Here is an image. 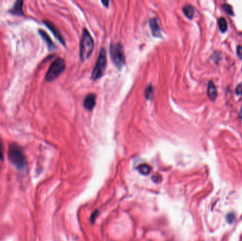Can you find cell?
<instances>
[{
  "mask_svg": "<svg viewBox=\"0 0 242 241\" xmlns=\"http://www.w3.org/2000/svg\"><path fill=\"white\" fill-rule=\"evenodd\" d=\"M8 158L13 165L18 170L26 168V158L23 149L17 144H11L8 149Z\"/></svg>",
  "mask_w": 242,
  "mask_h": 241,
  "instance_id": "1",
  "label": "cell"
},
{
  "mask_svg": "<svg viewBox=\"0 0 242 241\" xmlns=\"http://www.w3.org/2000/svg\"><path fill=\"white\" fill-rule=\"evenodd\" d=\"M94 48V42L89 32L86 29H83L80 43V59L85 60L89 58Z\"/></svg>",
  "mask_w": 242,
  "mask_h": 241,
  "instance_id": "2",
  "label": "cell"
},
{
  "mask_svg": "<svg viewBox=\"0 0 242 241\" xmlns=\"http://www.w3.org/2000/svg\"><path fill=\"white\" fill-rule=\"evenodd\" d=\"M66 64L62 58L58 57L53 61L50 64L45 75V80L47 81H53L57 79L62 72L64 71Z\"/></svg>",
  "mask_w": 242,
  "mask_h": 241,
  "instance_id": "3",
  "label": "cell"
},
{
  "mask_svg": "<svg viewBox=\"0 0 242 241\" xmlns=\"http://www.w3.org/2000/svg\"><path fill=\"white\" fill-rule=\"evenodd\" d=\"M110 55L113 64L118 69H122L125 62V56L121 44H112L110 47Z\"/></svg>",
  "mask_w": 242,
  "mask_h": 241,
  "instance_id": "4",
  "label": "cell"
},
{
  "mask_svg": "<svg viewBox=\"0 0 242 241\" xmlns=\"http://www.w3.org/2000/svg\"><path fill=\"white\" fill-rule=\"evenodd\" d=\"M107 66V55L104 48H101L98 57L96 65L92 71V79L93 80H97L103 75Z\"/></svg>",
  "mask_w": 242,
  "mask_h": 241,
  "instance_id": "5",
  "label": "cell"
},
{
  "mask_svg": "<svg viewBox=\"0 0 242 241\" xmlns=\"http://www.w3.org/2000/svg\"><path fill=\"white\" fill-rule=\"evenodd\" d=\"M43 23L44 24H45L46 26L51 30V32L54 34V36L56 37L57 40H59L60 43H61L62 45H65V41L63 36H62L61 33L60 32V30L57 29V27L55 26L52 22L49 21H43Z\"/></svg>",
  "mask_w": 242,
  "mask_h": 241,
  "instance_id": "6",
  "label": "cell"
},
{
  "mask_svg": "<svg viewBox=\"0 0 242 241\" xmlns=\"http://www.w3.org/2000/svg\"><path fill=\"white\" fill-rule=\"evenodd\" d=\"M96 95L94 93H91L87 95L84 100V106L88 111H92L96 105Z\"/></svg>",
  "mask_w": 242,
  "mask_h": 241,
  "instance_id": "7",
  "label": "cell"
},
{
  "mask_svg": "<svg viewBox=\"0 0 242 241\" xmlns=\"http://www.w3.org/2000/svg\"><path fill=\"white\" fill-rule=\"evenodd\" d=\"M150 26L154 36L157 37V38L161 37V29H160L159 24L157 21V18H151L150 20Z\"/></svg>",
  "mask_w": 242,
  "mask_h": 241,
  "instance_id": "8",
  "label": "cell"
},
{
  "mask_svg": "<svg viewBox=\"0 0 242 241\" xmlns=\"http://www.w3.org/2000/svg\"><path fill=\"white\" fill-rule=\"evenodd\" d=\"M208 96L212 101H215L217 97V91L216 86L213 81H210L208 84V89H207Z\"/></svg>",
  "mask_w": 242,
  "mask_h": 241,
  "instance_id": "9",
  "label": "cell"
},
{
  "mask_svg": "<svg viewBox=\"0 0 242 241\" xmlns=\"http://www.w3.org/2000/svg\"><path fill=\"white\" fill-rule=\"evenodd\" d=\"M23 5H24V2L23 1L16 2L14 4L13 7L9 10V13H11V14L13 15H16V16L24 15Z\"/></svg>",
  "mask_w": 242,
  "mask_h": 241,
  "instance_id": "10",
  "label": "cell"
},
{
  "mask_svg": "<svg viewBox=\"0 0 242 241\" xmlns=\"http://www.w3.org/2000/svg\"><path fill=\"white\" fill-rule=\"evenodd\" d=\"M38 32H39V34L41 35L42 38L44 39V41L46 42V44H47L49 50L52 51V50H55V49H56V46H55V43H53L52 39H51L50 37L48 36L47 33L45 32L43 30H39Z\"/></svg>",
  "mask_w": 242,
  "mask_h": 241,
  "instance_id": "11",
  "label": "cell"
},
{
  "mask_svg": "<svg viewBox=\"0 0 242 241\" xmlns=\"http://www.w3.org/2000/svg\"><path fill=\"white\" fill-rule=\"evenodd\" d=\"M183 14L185 16L189 19H192L193 18L195 14V8L190 4H188V5L185 6L183 9Z\"/></svg>",
  "mask_w": 242,
  "mask_h": 241,
  "instance_id": "12",
  "label": "cell"
},
{
  "mask_svg": "<svg viewBox=\"0 0 242 241\" xmlns=\"http://www.w3.org/2000/svg\"><path fill=\"white\" fill-rule=\"evenodd\" d=\"M137 169H138L139 173L144 175H147L150 173L152 168L147 164H141L138 166Z\"/></svg>",
  "mask_w": 242,
  "mask_h": 241,
  "instance_id": "13",
  "label": "cell"
},
{
  "mask_svg": "<svg viewBox=\"0 0 242 241\" xmlns=\"http://www.w3.org/2000/svg\"><path fill=\"white\" fill-rule=\"evenodd\" d=\"M218 25L220 28V31L222 33H225L227 30V23L224 18L221 17L218 19Z\"/></svg>",
  "mask_w": 242,
  "mask_h": 241,
  "instance_id": "14",
  "label": "cell"
},
{
  "mask_svg": "<svg viewBox=\"0 0 242 241\" xmlns=\"http://www.w3.org/2000/svg\"><path fill=\"white\" fill-rule=\"evenodd\" d=\"M154 93V88L152 85H149L146 88L145 90V96L147 99H151L152 98Z\"/></svg>",
  "mask_w": 242,
  "mask_h": 241,
  "instance_id": "15",
  "label": "cell"
},
{
  "mask_svg": "<svg viewBox=\"0 0 242 241\" xmlns=\"http://www.w3.org/2000/svg\"><path fill=\"white\" fill-rule=\"evenodd\" d=\"M223 9H224V11L229 15H234V11H233V8L231 6L227 4H223Z\"/></svg>",
  "mask_w": 242,
  "mask_h": 241,
  "instance_id": "16",
  "label": "cell"
},
{
  "mask_svg": "<svg viewBox=\"0 0 242 241\" xmlns=\"http://www.w3.org/2000/svg\"><path fill=\"white\" fill-rule=\"evenodd\" d=\"M0 158L2 160H3L4 158V146L1 138H0Z\"/></svg>",
  "mask_w": 242,
  "mask_h": 241,
  "instance_id": "17",
  "label": "cell"
},
{
  "mask_svg": "<svg viewBox=\"0 0 242 241\" xmlns=\"http://www.w3.org/2000/svg\"><path fill=\"white\" fill-rule=\"evenodd\" d=\"M235 92H236V94L239 95L242 94V84H239V85L236 86V89H235Z\"/></svg>",
  "mask_w": 242,
  "mask_h": 241,
  "instance_id": "18",
  "label": "cell"
},
{
  "mask_svg": "<svg viewBox=\"0 0 242 241\" xmlns=\"http://www.w3.org/2000/svg\"><path fill=\"white\" fill-rule=\"evenodd\" d=\"M236 54L239 57V59L242 60V46L239 45L236 48Z\"/></svg>",
  "mask_w": 242,
  "mask_h": 241,
  "instance_id": "19",
  "label": "cell"
},
{
  "mask_svg": "<svg viewBox=\"0 0 242 241\" xmlns=\"http://www.w3.org/2000/svg\"><path fill=\"white\" fill-rule=\"evenodd\" d=\"M152 180L154 182H159L160 181H162V176L159 175H154L152 177Z\"/></svg>",
  "mask_w": 242,
  "mask_h": 241,
  "instance_id": "20",
  "label": "cell"
},
{
  "mask_svg": "<svg viewBox=\"0 0 242 241\" xmlns=\"http://www.w3.org/2000/svg\"><path fill=\"white\" fill-rule=\"evenodd\" d=\"M102 3H103V4H104V6H106V7H107V6H108L109 2H108V1H107V2H103V1H102Z\"/></svg>",
  "mask_w": 242,
  "mask_h": 241,
  "instance_id": "21",
  "label": "cell"
},
{
  "mask_svg": "<svg viewBox=\"0 0 242 241\" xmlns=\"http://www.w3.org/2000/svg\"><path fill=\"white\" fill-rule=\"evenodd\" d=\"M239 117H240V118L242 120V107H241V108L240 112H239Z\"/></svg>",
  "mask_w": 242,
  "mask_h": 241,
  "instance_id": "22",
  "label": "cell"
}]
</instances>
